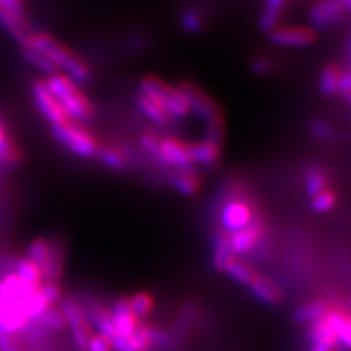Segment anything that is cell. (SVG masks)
I'll list each match as a JSON object with an SVG mask.
<instances>
[{
    "instance_id": "1",
    "label": "cell",
    "mask_w": 351,
    "mask_h": 351,
    "mask_svg": "<svg viewBox=\"0 0 351 351\" xmlns=\"http://www.w3.org/2000/svg\"><path fill=\"white\" fill-rule=\"evenodd\" d=\"M27 46L40 50L58 69L68 73L73 82L85 84L91 80L93 72L90 64L78 53L64 46L63 43L47 34V32H34Z\"/></svg>"
},
{
    "instance_id": "2",
    "label": "cell",
    "mask_w": 351,
    "mask_h": 351,
    "mask_svg": "<svg viewBox=\"0 0 351 351\" xmlns=\"http://www.w3.org/2000/svg\"><path fill=\"white\" fill-rule=\"evenodd\" d=\"M46 84L53 95L58 98L60 106L64 108V112L75 122L82 123L93 119L94 106L91 100L80 90L78 84L73 82L69 76L54 73L49 76Z\"/></svg>"
},
{
    "instance_id": "3",
    "label": "cell",
    "mask_w": 351,
    "mask_h": 351,
    "mask_svg": "<svg viewBox=\"0 0 351 351\" xmlns=\"http://www.w3.org/2000/svg\"><path fill=\"white\" fill-rule=\"evenodd\" d=\"M139 94L158 101L174 120L184 119L192 113L189 97L184 94L182 88L179 85L173 86L156 75H147L141 80Z\"/></svg>"
},
{
    "instance_id": "4",
    "label": "cell",
    "mask_w": 351,
    "mask_h": 351,
    "mask_svg": "<svg viewBox=\"0 0 351 351\" xmlns=\"http://www.w3.org/2000/svg\"><path fill=\"white\" fill-rule=\"evenodd\" d=\"M179 86L184 91V94L189 97L191 104H192V113H196L205 122L208 128L206 138L221 142L223 130H224V119H223L221 108L214 103V100L210 95L205 94L193 84L183 82Z\"/></svg>"
},
{
    "instance_id": "5",
    "label": "cell",
    "mask_w": 351,
    "mask_h": 351,
    "mask_svg": "<svg viewBox=\"0 0 351 351\" xmlns=\"http://www.w3.org/2000/svg\"><path fill=\"white\" fill-rule=\"evenodd\" d=\"M53 135L64 148L82 158L97 157L101 148L91 132L72 119L63 125L53 126Z\"/></svg>"
},
{
    "instance_id": "6",
    "label": "cell",
    "mask_w": 351,
    "mask_h": 351,
    "mask_svg": "<svg viewBox=\"0 0 351 351\" xmlns=\"http://www.w3.org/2000/svg\"><path fill=\"white\" fill-rule=\"evenodd\" d=\"M152 158L160 166L173 170L192 169L195 166L191 157L189 142H183L176 136H160L158 145Z\"/></svg>"
},
{
    "instance_id": "7",
    "label": "cell",
    "mask_w": 351,
    "mask_h": 351,
    "mask_svg": "<svg viewBox=\"0 0 351 351\" xmlns=\"http://www.w3.org/2000/svg\"><path fill=\"white\" fill-rule=\"evenodd\" d=\"M0 24L22 47L27 46L34 34L25 19L24 0H0Z\"/></svg>"
},
{
    "instance_id": "8",
    "label": "cell",
    "mask_w": 351,
    "mask_h": 351,
    "mask_svg": "<svg viewBox=\"0 0 351 351\" xmlns=\"http://www.w3.org/2000/svg\"><path fill=\"white\" fill-rule=\"evenodd\" d=\"M32 95H34V101L38 112L46 117L53 126L63 125L68 122V120H71L68 113L64 112V108L58 101V98L50 91L46 81L37 80L32 84Z\"/></svg>"
},
{
    "instance_id": "9",
    "label": "cell",
    "mask_w": 351,
    "mask_h": 351,
    "mask_svg": "<svg viewBox=\"0 0 351 351\" xmlns=\"http://www.w3.org/2000/svg\"><path fill=\"white\" fill-rule=\"evenodd\" d=\"M268 37L272 44L281 47H309L317 40V32L315 28L307 25H291L274 28L268 32Z\"/></svg>"
},
{
    "instance_id": "10",
    "label": "cell",
    "mask_w": 351,
    "mask_h": 351,
    "mask_svg": "<svg viewBox=\"0 0 351 351\" xmlns=\"http://www.w3.org/2000/svg\"><path fill=\"white\" fill-rule=\"evenodd\" d=\"M263 234H265V227H263V223L256 217L245 228L228 234L230 250H232L234 256L252 254L261 245Z\"/></svg>"
},
{
    "instance_id": "11",
    "label": "cell",
    "mask_w": 351,
    "mask_h": 351,
    "mask_svg": "<svg viewBox=\"0 0 351 351\" xmlns=\"http://www.w3.org/2000/svg\"><path fill=\"white\" fill-rule=\"evenodd\" d=\"M258 215L252 206L243 199H230L224 204L221 210V226L226 233H234L249 226Z\"/></svg>"
},
{
    "instance_id": "12",
    "label": "cell",
    "mask_w": 351,
    "mask_h": 351,
    "mask_svg": "<svg viewBox=\"0 0 351 351\" xmlns=\"http://www.w3.org/2000/svg\"><path fill=\"white\" fill-rule=\"evenodd\" d=\"M346 8L339 0H321L311 9V22L315 27L326 28L338 24L344 18Z\"/></svg>"
},
{
    "instance_id": "13",
    "label": "cell",
    "mask_w": 351,
    "mask_h": 351,
    "mask_svg": "<svg viewBox=\"0 0 351 351\" xmlns=\"http://www.w3.org/2000/svg\"><path fill=\"white\" fill-rule=\"evenodd\" d=\"M325 317L334 329L338 339L335 350L351 351V313L348 311L332 306L325 315Z\"/></svg>"
},
{
    "instance_id": "14",
    "label": "cell",
    "mask_w": 351,
    "mask_h": 351,
    "mask_svg": "<svg viewBox=\"0 0 351 351\" xmlns=\"http://www.w3.org/2000/svg\"><path fill=\"white\" fill-rule=\"evenodd\" d=\"M189 151L193 164H201L205 167H214L221 158V142L211 138L204 141L189 142Z\"/></svg>"
},
{
    "instance_id": "15",
    "label": "cell",
    "mask_w": 351,
    "mask_h": 351,
    "mask_svg": "<svg viewBox=\"0 0 351 351\" xmlns=\"http://www.w3.org/2000/svg\"><path fill=\"white\" fill-rule=\"evenodd\" d=\"M110 312H112V316H113L117 337L129 338L136 331L139 322H138V317L134 315V312L130 311L129 298H120L113 304V309Z\"/></svg>"
},
{
    "instance_id": "16",
    "label": "cell",
    "mask_w": 351,
    "mask_h": 351,
    "mask_svg": "<svg viewBox=\"0 0 351 351\" xmlns=\"http://www.w3.org/2000/svg\"><path fill=\"white\" fill-rule=\"evenodd\" d=\"M250 293L254 298L263 304H278L282 299V291L271 278L259 276L249 285Z\"/></svg>"
},
{
    "instance_id": "17",
    "label": "cell",
    "mask_w": 351,
    "mask_h": 351,
    "mask_svg": "<svg viewBox=\"0 0 351 351\" xmlns=\"http://www.w3.org/2000/svg\"><path fill=\"white\" fill-rule=\"evenodd\" d=\"M135 103L139 108V112L147 119H149L152 123H156L158 126H169L174 122V119L170 116L166 108H164L158 101L152 100V98L144 94H138Z\"/></svg>"
},
{
    "instance_id": "18",
    "label": "cell",
    "mask_w": 351,
    "mask_h": 351,
    "mask_svg": "<svg viewBox=\"0 0 351 351\" xmlns=\"http://www.w3.org/2000/svg\"><path fill=\"white\" fill-rule=\"evenodd\" d=\"M169 182L176 191L184 196H193L201 189L199 176L193 169L173 170L169 176Z\"/></svg>"
},
{
    "instance_id": "19",
    "label": "cell",
    "mask_w": 351,
    "mask_h": 351,
    "mask_svg": "<svg viewBox=\"0 0 351 351\" xmlns=\"http://www.w3.org/2000/svg\"><path fill=\"white\" fill-rule=\"evenodd\" d=\"M344 71L343 66L338 63H329L325 66L319 76V90L324 95L334 97L339 94Z\"/></svg>"
},
{
    "instance_id": "20",
    "label": "cell",
    "mask_w": 351,
    "mask_h": 351,
    "mask_svg": "<svg viewBox=\"0 0 351 351\" xmlns=\"http://www.w3.org/2000/svg\"><path fill=\"white\" fill-rule=\"evenodd\" d=\"M22 160V154L12 135L9 134L8 126L0 120V166L12 167L19 164Z\"/></svg>"
},
{
    "instance_id": "21",
    "label": "cell",
    "mask_w": 351,
    "mask_h": 351,
    "mask_svg": "<svg viewBox=\"0 0 351 351\" xmlns=\"http://www.w3.org/2000/svg\"><path fill=\"white\" fill-rule=\"evenodd\" d=\"M331 307H332V304L325 299L307 302L295 309L294 319L299 324H313L315 321L321 319L322 316H325Z\"/></svg>"
},
{
    "instance_id": "22",
    "label": "cell",
    "mask_w": 351,
    "mask_h": 351,
    "mask_svg": "<svg viewBox=\"0 0 351 351\" xmlns=\"http://www.w3.org/2000/svg\"><path fill=\"white\" fill-rule=\"evenodd\" d=\"M287 2L289 0H265L259 19V27L263 32H271L274 28L278 27Z\"/></svg>"
},
{
    "instance_id": "23",
    "label": "cell",
    "mask_w": 351,
    "mask_h": 351,
    "mask_svg": "<svg viewBox=\"0 0 351 351\" xmlns=\"http://www.w3.org/2000/svg\"><path fill=\"white\" fill-rule=\"evenodd\" d=\"M224 272L236 282L241 285H247V287L252 284V281L259 276V272L255 269L254 265H250L247 261L239 259L237 256L228 262Z\"/></svg>"
},
{
    "instance_id": "24",
    "label": "cell",
    "mask_w": 351,
    "mask_h": 351,
    "mask_svg": "<svg viewBox=\"0 0 351 351\" xmlns=\"http://www.w3.org/2000/svg\"><path fill=\"white\" fill-rule=\"evenodd\" d=\"M309 339H311L312 346L321 344V346L331 347L334 350L337 348V343H338L334 329L331 328V325H329L325 316H322L321 319H317L313 324H311Z\"/></svg>"
},
{
    "instance_id": "25",
    "label": "cell",
    "mask_w": 351,
    "mask_h": 351,
    "mask_svg": "<svg viewBox=\"0 0 351 351\" xmlns=\"http://www.w3.org/2000/svg\"><path fill=\"white\" fill-rule=\"evenodd\" d=\"M50 254H51V246L46 239H37L32 241L28 247V258L27 259H29L32 263H36L38 269L41 271L43 278H46V276H47Z\"/></svg>"
},
{
    "instance_id": "26",
    "label": "cell",
    "mask_w": 351,
    "mask_h": 351,
    "mask_svg": "<svg viewBox=\"0 0 351 351\" xmlns=\"http://www.w3.org/2000/svg\"><path fill=\"white\" fill-rule=\"evenodd\" d=\"M60 315L63 317V321L66 325H69L72 329L81 328L88 324L86 316L84 312V306L80 304L75 300H63L60 304Z\"/></svg>"
},
{
    "instance_id": "27",
    "label": "cell",
    "mask_w": 351,
    "mask_h": 351,
    "mask_svg": "<svg viewBox=\"0 0 351 351\" xmlns=\"http://www.w3.org/2000/svg\"><path fill=\"white\" fill-rule=\"evenodd\" d=\"M15 271H16V276L19 277V280L24 281L27 285H29V287L40 289L43 276L36 263H32L27 258L19 259L15 265Z\"/></svg>"
},
{
    "instance_id": "28",
    "label": "cell",
    "mask_w": 351,
    "mask_h": 351,
    "mask_svg": "<svg viewBox=\"0 0 351 351\" xmlns=\"http://www.w3.org/2000/svg\"><path fill=\"white\" fill-rule=\"evenodd\" d=\"M236 258L228 246V233H219L215 240V247H214V259L213 263L217 271H223L228 265V262Z\"/></svg>"
},
{
    "instance_id": "29",
    "label": "cell",
    "mask_w": 351,
    "mask_h": 351,
    "mask_svg": "<svg viewBox=\"0 0 351 351\" xmlns=\"http://www.w3.org/2000/svg\"><path fill=\"white\" fill-rule=\"evenodd\" d=\"M328 176L319 167H309L304 174V189L307 195H316L328 188Z\"/></svg>"
},
{
    "instance_id": "30",
    "label": "cell",
    "mask_w": 351,
    "mask_h": 351,
    "mask_svg": "<svg viewBox=\"0 0 351 351\" xmlns=\"http://www.w3.org/2000/svg\"><path fill=\"white\" fill-rule=\"evenodd\" d=\"M22 53H24L25 59H27L32 66H36V68H37L38 71L46 72V73H49V75L58 73V68H56V66H54V64L49 60L47 56H44V54H43L40 50L34 49L32 46H24V47H22Z\"/></svg>"
},
{
    "instance_id": "31",
    "label": "cell",
    "mask_w": 351,
    "mask_h": 351,
    "mask_svg": "<svg viewBox=\"0 0 351 351\" xmlns=\"http://www.w3.org/2000/svg\"><path fill=\"white\" fill-rule=\"evenodd\" d=\"M97 157L100 158L106 167L112 170H123L128 164L125 154L117 148H100Z\"/></svg>"
},
{
    "instance_id": "32",
    "label": "cell",
    "mask_w": 351,
    "mask_h": 351,
    "mask_svg": "<svg viewBox=\"0 0 351 351\" xmlns=\"http://www.w3.org/2000/svg\"><path fill=\"white\" fill-rule=\"evenodd\" d=\"M335 204H337V195L328 188L319 193L311 196V208L317 214L331 211L335 206Z\"/></svg>"
},
{
    "instance_id": "33",
    "label": "cell",
    "mask_w": 351,
    "mask_h": 351,
    "mask_svg": "<svg viewBox=\"0 0 351 351\" xmlns=\"http://www.w3.org/2000/svg\"><path fill=\"white\" fill-rule=\"evenodd\" d=\"M129 304H130V311L134 312L136 317H144L152 311L154 302L149 294L138 293L134 295V298L129 299Z\"/></svg>"
},
{
    "instance_id": "34",
    "label": "cell",
    "mask_w": 351,
    "mask_h": 351,
    "mask_svg": "<svg viewBox=\"0 0 351 351\" xmlns=\"http://www.w3.org/2000/svg\"><path fill=\"white\" fill-rule=\"evenodd\" d=\"M36 322L40 326L50 328V329H59V331L66 326L60 312L58 309H54V307H51V306H49L47 309L38 316V319Z\"/></svg>"
},
{
    "instance_id": "35",
    "label": "cell",
    "mask_w": 351,
    "mask_h": 351,
    "mask_svg": "<svg viewBox=\"0 0 351 351\" xmlns=\"http://www.w3.org/2000/svg\"><path fill=\"white\" fill-rule=\"evenodd\" d=\"M180 24L183 27V29L189 34H197L204 27V19L201 16V14H197L196 10H186L183 12L182 18H180Z\"/></svg>"
},
{
    "instance_id": "36",
    "label": "cell",
    "mask_w": 351,
    "mask_h": 351,
    "mask_svg": "<svg viewBox=\"0 0 351 351\" xmlns=\"http://www.w3.org/2000/svg\"><path fill=\"white\" fill-rule=\"evenodd\" d=\"M148 329V335H149V341L151 347H157L161 350H169L173 347V338L160 328H154V326H147Z\"/></svg>"
},
{
    "instance_id": "37",
    "label": "cell",
    "mask_w": 351,
    "mask_h": 351,
    "mask_svg": "<svg viewBox=\"0 0 351 351\" xmlns=\"http://www.w3.org/2000/svg\"><path fill=\"white\" fill-rule=\"evenodd\" d=\"M129 341L132 346L135 347L136 351H149L151 348V341H149V335H148V329L147 326H138L136 331L129 337Z\"/></svg>"
},
{
    "instance_id": "38",
    "label": "cell",
    "mask_w": 351,
    "mask_h": 351,
    "mask_svg": "<svg viewBox=\"0 0 351 351\" xmlns=\"http://www.w3.org/2000/svg\"><path fill=\"white\" fill-rule=\"evenodd\" d=\"M38 291L43 295V299L47 302L49 306H51L53 303H56L60 299V289L54 282H47L44 285H40Z\"/></svg>"
},
{
    "instance_id": "39",
    "label": "cell",
    "mask_w": 351,
    "mask_h": 351,
    "mask_svg": "<svg viewBox=\"0 0 351 351\" xmlns=\"http://www.w3.org/2000/svg\"><path fill=\"white\" fill-rule=\"evenodd\" d=\"M86 351H113L112 341L101 334H95L91 337L90 343H88Z\"/></svg>"
},
{
    "instance_id": "40",
    "label": "cell",
    "mask_w": 351,
    "mask_h": 351,
    "mask_svg": "<svg viewBox=\"0 0 351 351\" xmlns=\"http://www.w3.org/2000/svg\"><path fill=\"white\" fill-rule=\"evenodd\" d=\"M158 141H160V136L156 134V132H145V134L141 136V148L144 149L148 156L152 157L158 145Z\"/></svg>"
},
{
    "instance_id": "41",
    "label": "cell",
    "mask_w": 351,
    "mask_h": 351,
    "mask_svg": "<svg viewBox=\"0 0 351 351\" xmlns=\"http://www.w3.org/2000/svg\"><path fill=\"white\" fill-rule=\"evenodd\" d=\"M112 347L114 351H136L135 347L129 341V338L122 337H116L112 341Z\"/></svg>"
},
{
    "instance_id": "42",
    "label": "cell",
    "mask_w": 351,
    "mask_h": 351,
    "mask_svg": "<svg viewBox=\"0 0 351 351\" xmlns=\"http://www.w3.org/2000/svg\"><path fill=\"white\" fill-rule=\"evenodd\" d=\"M0 351H18L12 337L0 334Z\"/></svg>"
},
{
    "instance_id": "43",
    "label": "cell",
    "mask_w": 351,
    "mask_h": 351,
    "mask_svg": "<svg viewBox=\"0 0 351 351\" xmlns=\"http://www.w3.org/2000/svg\"><path fill=\"white\" fill-rule=\"evenodd\" d=\"M252 68L256 73H267L269 71V63L265 59H256L252 64Z\"/></svg>"
},
{
    "instance_id": "44",
    "label": "cell",
    "mask_w": 351,
    "mask_h": 351,
    "mask_svg": "<svg viewBox=\"0 0 351 351\" xmlns=\"http://www.w3.org/2000/svg\"><path fill=\"white\" fill-rule=\"evenodd\" d=\"M313 132H315V135L319 136V138H326L328 136V129L321 123H316Z\"/></svg>"
},
{
    "instance_id": "45",
    "label": "cell",
    "mask_w": 351,
    "mask_h": 351,
    "mask_svg": "<svg viewBox=\"0 0 351 351\" xmlns=\"http://www.w3.org/2000/svg\"><path fill=\"white\" fill-rule=\"evenodd\" d=\"M311 351H335L331 347H326V346H321V344H313Z\"/></svg>"
},
{
    "instance_id": "46",
    "label": "cell",
    "mask_w": 351,
    "mask_h": 351,
    "mask_svg": "<svg viewBox=\"0 0 351 351\" xmlns=\"http://www.w3.org/2000/svg\"><path fill=\"white\" fill-rule=\"evenodd\" d=\"M346 100H347V103H350L351 104V91H348V93H346L344 95H343Z\"/></svg>"
},
{
    "instance_id": "47",
    "label": "cell",
    "mask_w": 351,
    "mask_h": 351,
    "mask_svg": "<svg viewBox=\"0 0 351 351\" xmlns=\"http://www.w3.org/2000/svg\"><path fill=\"white\" fill-rule=\"evenodd\" d=\"M348 307H350V311H348V312H350V313H351V299H350V300H348Z\"/></svg>"
}]
</instances>
